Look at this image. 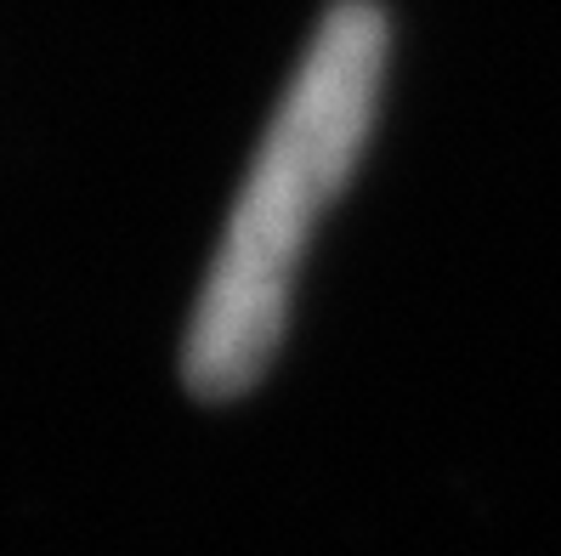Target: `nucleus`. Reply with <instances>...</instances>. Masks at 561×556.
<instances>
[{"label": "nucleus", "mask_w": 561, "mask_h": 556, "mask_svg": "<svg viewBox=\"0 0 561 556\" xmlns=\"http://www.w3.org/2000/svg\"><path fill=\"white\" fill-rule=\"evenodd\" d=\"M386 63L391 18L380 0H335L312 29L193 302L182 341V381L193 398L227 404L267 381L289 330L301 261L375 137Z\"/></svg>", "instance_id": "nucleus-1"}]
</instances>
